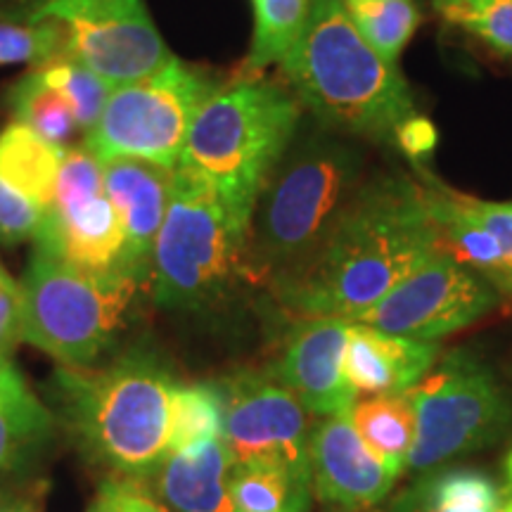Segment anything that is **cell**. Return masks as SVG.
I'll list each match as a JSON object with an SVG mask.
<instances>
[{
	"instance_id": "obj_41",
	"label": "cell",
	"mask_w": 512,
	"mask_h": 512,
	"mask_svg": "<svg viewBox=\"0 0 512 512\" xmlns=\"http://www.w3.org/2000/svg\"><path fill=\"white\" fill-rule=\"evenodd\" d=\"M358 3H366V0H344V5H358Z\"/></svg>"
},
{
	"instance_id": "obj_22",
	"label": "cell",
	"mask_w": 512,
	"mask_h": 512,
	"mask_svg": "<svg viewBox=\"0 0 512 512\" xmlns=\"http://www.w3.org/2000/svg\"><path fill=\"white\" fill-rule=\"evenodd\" d=\"M501 494L479 472L448 470L422 479L403 498L399 512H498Z\"/></svg>"
},
{
	"instance_id": "obj_17",
	"label": "cell",
	"mask_w": 512,
	"mask_h": 512,
	"mask_svg": "<svg viewBox=\"0 0 512 512\" xmlns=\"http://www.w3.org/2000/svg\"><path fill=\"white\" fill-rule=\"evenodd\" d=\"M437 358V342H418L387 335L363 323H351L344 373L356 392L396 394L420 382L434 368Z\"/></svg>"
},
{
	"instance_id": "obj_30",
	"label": "cell",
	"mask_w": 512,
	"mask_h": 512,
	"mask_svg": "<svg viewBox=\"0 0 512 512\" xmlns=\"http://www.w3.org/2000/svg\"><path fill=\"white\" fill-rule=\"evenodd\" d=\"M223 413L216 387H176L171 403V451L221 437Z\"/></svg>"
},
{
	"instance_id": "obj_25",
	"label": "cell",
	"mask_w": 512,
	"mask_h": 512,
	"mask_svg": "<svg viewBox=\"0 0 512 512\" xmlns=\"http://www.w3.org/2000/svg\"><path fill=\"white\" fill-rule=\"evenodd\" d=\"M10 105L17 117L15 121H22L24 126H29L31 131L62 150H69V140L74 138L76 131H81L72 105L46 86L36 69H31L12 86Z\"/></svg>"
},
{
	"instance_id": "obj_7",
	"label": "cell",
	"mask_w": 512,
	"mask_h": 512,
	"mask_svg": "<svg viewBox=\"0 0 512 512\" xmlns=\"http://www.w3.org/2000/svg\"><path fill=\"white\" fill-rule=\"evenodd\" d=\"M140 283L126 273H91L38 247L19 283L22 339L74 368L112 347Z\"/></svg>"
},
{
	"instance_id": "obj_18",
	"label": "cell",
	"mask_w": 512,
	"mask_h": 512,
	"mask_svg": "<svg viewBox=\"0 0 512 512\" xmlns=\"http://www.w3.org/2000/svg\"><path fill=\"white\" fill-rule=\"evenodd\" d=\"M235 460L221 437L171 451L159 465V491L178 512H238L230 494Z\"/></svg>"
},
{
	"instance_id": "obj_9",
	"label": "cell",
	"mask_w": 512,
	"mask_h": 512,
	"mask_svg": "<svg viewBox=\"0 0 512 512\" xmlns=\"http://www.w3.org/2000/svg\"><path fill=\"white\" fill-rule=\"evenodd\" d=\"M406 394L418 418L406 465L413 472H427L494 444L512 418L494 377L467 351H453L434 363Z\"/></svg>"
},
{
	"instance_id": "obj_10",
	"label": "cell",
	"mask_w": 512,
	"mask_h": 512,
	"mask_svg": "<svg viewBox=\"0 0 512 512\" xmlns=\"http://www.w3.org/2000/svg\"><path fill=\"white\" fill-rule=\"evenodd\" d=\"M24 17L60 22L67 29V57L112 88L145 79L174 57L145 0H36Z\"/></svg>"
},
{
	"instance_id": "obj_12",
	"label": "cell",
	"mask_w": 512,
	"mask_h": 512,
	"mask_svg": "<svg viewBox=\"0 0 512 512\" xmlns=\"http://www.w3.org/2000/svg\"><path fill=\"white\" fill-rule=\"evenodd\" d=\"M230 456L238 467H280L311 479L309 420L302 401L273 377L242 373L216 387Z\"/></svg>"
},
{
	"instance_id": "obj_44",
	"label": "cell",
	"mask_w": 512,
	"mask_h": 512,
	"mask_svg": "<svg viewBox=\"0 0 512 512\" xmlns=\"http://www.w3.org/2000/svg\"><path fill=\"white\" fill-rule=\"evenodd\" d=\"M252 3H254V0H252Z\"/></svg>"
},
{
	"instance_id": "obj_16",
	"label": "cell",
	"mask_w": 512,
	"mask_h": 512,
	"mask_svg": "<svg viewBox=\"0 0 512 512\" xmlns=\"http://www.w3.org/2000/svg\"><path fill=\"white\" fill-rule=\"evenodd\" d=\"M36 245L83 271L124 273V226L105 190L86 200L50 207Z\"/></svg>"
},
{
	"instance_id": "obj_24",
	"label": "cell",
	"mask_w": 512,
	"mask_h": 512,
	"mask_svg": "<svg viewBox=\"0 0 512 512\" xmlns=\"http://www.w3.org/2000/svg\"><path fill=\"white\" fill-rule=\"evenodd\" d=\"M313 0H254V36L247 55V76H259L266 67L283 62L290 53Z\"/></svg>"
},
{
	"instance_id": "obj_26",
	"label": "cell",
	"mask_w": 512,
	"mask_h": 512,
	"mask_svg": "<svg viewBox=\"0 0 512 512\" xmlns=\"http://www.w3.org/2000/svg\"><path fill=\"white\" fill-rule=\"evenodd\" d=\"M347 12L370 48L389 64H399L403 50L420 24L415 0H366L347 5Z\"/></svg>"
},
{
	"instance_id": "obj_2",
	"label": "cell",
	"mask_w": 512,
	"mask_h": 512,
	"mask_svg": "<svg viewBox=\"0 0 512 512\" xmlns=\"http://www.w3.org/2000/svg\"><path fill=\"white\" fill-rule=\"evenodd\" d=\"M280 64L302 107L344 136L394 145L399 126L418 114L399 64L370 48L344 0H313L302 34Z\"/></svg>"
},
{
	"instance_id": "obj_6",
	"label": "cell",
	"mask_w": 512,
	"mask_h": 512,
	"mask_svg": "<svg viewBox=\"0 0 512 512\" xmlns=\"http://www.w3.org/2000/svg\"><path fill=\"white\" fill-rule=\"evenodd\" d=\"M247 223L214 185L176 166L171 200L152 254V297L166 311L221 304L245 280Z\"/></svg>"
},
{
	"instance_id": "obj_19",
	"label": "cell",
	"mask_w": 512,
	"mask_h": 512,
	"mask_svg": "<svg viewBox=\"0 0 512 512\" xmlns=\"http://www.w3.org/2000/svg\"><path fill=\"white\" fill-rule=\"evenodd\" d=\"M53 434V415L12 363H0V479L41 451Z\"/></svg>"
},
{
	"instance_id": "obj_4",
	"label": "cell",
	"mask_w": 512,
	"mask_h": 512,
	"mask_svg": "<svg viewBox=\"0 0 512 512\" xmlns=\"http://www.w3.org/2000/svg\"><path fill=\"white\" fill-rule=\"evenodd\" d=\"M302 102L283 83L245 76L204 102L185 143L183 169L214 185L249 226L266 178L299 133Z\"/></svg>"
},
{
	"instance_id": "obj_42",
	"label": "cell",
	"mask_w": 512,
	"mask_h": 512,
	"mask_svg": "<svg viewBox=\"0 0 512 512\" xmlns=\"http://www.w3.org/2000/svg\"><path fill=\"white\" fill-rule=\"evenodd\" d=\"M0 512H22V510H17V508H0Z\"/></svg>"
},
{
	"instance_id": "obj_33",
	"label": "cell",
	"mask_w": 512,
	"mask_h": 512,
	"mask_svg": "<svg viewBox=\"0 0 512 512\" xmlns=\"http://www.w3.org/2000/svg\"><path fill=\"white\" fill-rule=\"evenodd\" d=\"M439 133L437 126L422 114H413L399 126L394 136V145L406 155L415 166H420L425 159H430L437 150Z\"/></svg>"
},
{
	"instance_id": "obj_32",
	"label": "cell",
	"mask_w": 512,
	"mask_h": 512,
	"mask_svg": "<svg viewBox=\"0 0 512 512\" xmlns=\"http://www.w3.org/2000/svg\"><path fill=\"white\" fill-rule=\"evenodd\" d=\"M451 202L467 221L484 228L501 245L512 273V202H484L451 190Z\"/></svg>"
},
{
	"instance_id": "obj_27",
	"label": "cell",
	"mask_w": 512,
	"mask_h": 512,
	"mask_svg": "<svg viewBox=\"0 0 512 512\" xmlns=\"http://www.w3.org/2000/svg\"><path fill=\"white\" fill-rule=\"evenodd\" d=\"M446 24L512 60V0H432Z\"/></svg>"
},
{
	"instance_id": "obj_3",
	"label": "cell",
	"mask_w": 512,
	"mask_h": 512,
	"mask_svg": "<svg viewBox=\"0 0 512 512\" xmlns=\"http://www.w3.org/2000/svg\"><path fill=\"white\" fill-rule=\"evenodd\" d=\"M363 162L361 147L328 126L294 136L249 216L245 283L271 290L316 252L361 188Z\"/></svg>"
},
{
	"instance_id": "obj_13",
	"label": "cell",
	"mask_w": 512,
	"mask_h": 512,
	"mask_svg": "<svg viewBox=\"0 0 512 512\" xmlns=\"http://www.w3.org/2000/svg\"><path fill=\"white\" fill-rule=\"evenodd\" d=\"M347 318H299L275 375L313 415L349 413L356 389L344 373L349 342Z\"/></svg>"
},
{
	"instance_id": "obj_31",
	"label": "cell",
	"mask_w": 512,
	"mask_h": 512,
	"mask_svg": "<svg viewBox=\"0 0 512 512\" xmlns=\"http://www.w3.org/2000/svg\"><path fill=\"white\" fill-rule=\"evenodd\" d=\"M43 219H46V209L41 204L0 181V240L8 242V245L36 240L41 233Z\"/></svg>"
},
{
	"instance_id": "obj_39",
	"label": "cell",
	"mask_w": 512,
	"mask_h": 512,
	"mask_svg": "<svg viewBox=\"0 0 512 512\" xmlns=\"http://www.w3.org/2000/svg\"><path fill=\"white\" fill-rule=\"evenodd\" d=\"M505 472H508V479H510V486H512V451L508 453V460H505Z\"/></svg>"
},
{
	"instance_id": "obj_15",
	"label": "cell",
	"mask_w": 512,
	"mask_h": 512,
	"mask_svg": "<svg viewBox=\"0 0 512 512\" xmlns=\"http://www.w3.org/2000/svg\"><path fill=\"white\" fill-rule=\"evenodd\" d=\"M102 183L124 226V268L140 285L152 278V254L171 200L174 169L117 157L102 162Z\"/></svg>"
},
{
	"instance_id": "obj_14",
	"label": "cell",
	"mask_w": 512,
	"mask_h": 512,
	"mask_svg": "<svg viewBox=\"0 0 512 512\" xmlns=\"http://www.w3.org/2000/svg\"><path fill=\"white\" fill-rule=\"evenodd\" d=\"M311 489L320 501L347 510L373 508L392 491L396 475L356 432L349 413L328 415L309 437Z\"/></svg>"
},
{
	"instance_id": "obj_37",
	"label": "cell",
	"mask_w": 512,
	"mask_h": 512,
	"mask_svg": "<svg viewBox=\"0 0 512 512\" xmlns=\"http://www.w3.org/2000/svg\"><path fill=\"white\" fill-rule=\"evenodd\" d=\"M110 489H112V496H114V505H117V512H131V510L126 508L124 496H121V484L119 482H110Z\"/></svg>"
},
{
	"instance_id": "obj_34",
	"label": "cell",
	"mask_w": 512,
	"mask_h": 512,
	"mask_svg": "<svg viewBox=\"0 0 512 512\" xmlns=\"http://www.w3.org/2000/svg\"><path fill=\"white\" fill-rule=\"evenodd\" d=\"M17 339H22L19 325V285L0 268V363H8Z\"/></svg>"
},
{
	"instance_id": "obj_1",
	"label": "cell",
	"mask_w": 512,
	"mask_h": 512,
	"mask_svg": "<svg viewBox=\"0 0 512 512\" xmlns=\"http://www.w3.org/2000/svg\"><path fill=\"white\" fill-rule=\"evenodd\" d=\"M439 252L422 185L389 174L363 183L320 247L271 287L294 318H347L375 306Z\"/></svg>"
},
{
	"instance_id": "obj_11",
	"label": "cell",
	"mask_w": 512,
	"mask_h": 512,
	"mask_svg": "<svg viewBox=\"0 0 512 512\" xmlns=\"http://www.w3.org/2000/svg\"><path fill=\"white\" fill-rule=\"evenodd\" d=\"M501 302L498 285L489 275L472 271L446 252H434L375 306L349 323L418 342H439L470 328Z\"/></svg>"
},
{
	"instance_id": "obj_38",
	"label": "cell",
	"mask_w": 512,
	"mask_h": 512,
	"mask_svg": "<svg viewBox=\"0 0 512 512\" xmlns=\"http://www.w3.org/2000/svg\"><path fill=\"white\" fill-rule=\"evenodd\" d=\"M498 287H503V290H508V292H510V297H512V273H510V275H505V278L501 280V283H498Z\"/></svg>"
},
{
	"instance_id": "obj_43",
	"label": "cell",
	"mask_w": 512,
	"mask_h": 512,
	"mask_svg": "<svg viewBox=\"0 0 512 512\" xmlns=\"http://www.w3.org/2000/svg\"><path fill=\"white\" fill-rule=\"evenodd\" d=\"M0 3H8V0H0Z\"/></svg>"
},
{
	"instance_id": "obj_28",
	"label": "cell",
	"mask_w": 512,
	"mask_h": 512,
	"mask_svg": "<svg viewBox=\"0 0 512 512\" xmlns=\"http://www.w3.org/2000/svg\"><path fill=\"white\" fill-rule=\"evenodd\" d=\"M34 69L46 86L60 93L72 105L76 124H79L81 133L86 136L98 124L100 114L105 110V102L112 93L110 83L102 81L98 74H93L91 69H86L67 55L55 57V60L46 64H38Z\"/></svg>"
},
{
	"instance_id": "obj_36",
	"label": "cell",
	"mask_w": 512,
	"mask_h": 512,
	"mask_svg": "<svg viewBox=\"0 0 512 512\" xmlns=\"http://www.w3.org/2000/svg\"><path fill=\"white\" fill-rule=\"evenodd\" d=\"M88 512H117V505H114V496H112L110 484L102 486L98 498H95L91 508H88Z\"/></svg>"
},
{
	"instance_id": "obj_8",
	"label": "cell",
	"mask_w": 512,
	"mask_h": 512,
	"mask_svg": "<svg viewBox=\"0 0 512 512\" xmlns=\"http://www.w3.org/2000/svg\"><path fill=\"white\" fill-rule=\"evenodd\" d=\"M216 88L207 74L171 57L155 74L112 88L83 145L100 162L128 157L176 169L192 121Z\"/></svg>"
},
{
	"instance_id": "obj_21",
	"label": "cell",
	"mask_w": 512,
	"mask_h": 512,
	"mask_svg": "<svg viewBox=\"0 0 512 512\" xmlns=\"http://www.w3.org/2000/svg\"><path fill=\"white\" fill-rule=\"evenodd\" d=\"M349 418L370 451L399 477L418 434V418L408 394H370L368 399L354 401Z\"/></svg>"
},
{
	"instance_id": "obj_20",
	"label": "cell",
	"mask_w": 512,
	"mask_h": 512,
	"mask_svg": "<svg viewBox=\"0 0 512 512\" xmlns=\"http://www.w3.org/2000/svg\"><path fill=\"white\" fill-rule=\"evenodd\" d=\"M64 152L67 150L48 143L22 121H12L0 131V181L48 211L53 207Z\"/></svg>"
},
{
	"instance_id": "obj_23",
	"label": "cell",
	"mask_w": 512,
	"mask_h": 512,
	"mask_svg": "<svg viewBox=\"0 0 512 512\" xmlns=\"http://www.w3.org/2000/svg\"><path fill=\"white\" fill-rule=\"evenodd\" d=\"M238 512H306L311 503V479L280 467H238L230 477Z\"/></svg>"
},
{
	"instance_id": "obj_40",
	"label": "cell",
	"mask_w": 512,
	"mask_h": 512,
	"mask_svg": "<svg viewBox=\"0 0 512 512\" xmlns=\"http://www.w3.org/2000/svg\"><path fill=\"white\" fill-rule=\"evenodd\" d=\"M498 512H512V498H510V501H503L501 508H498Z\"/></svg>"
},
{
	"instance_id": "obj_35",
	"label": "cell",
	"mask_w": 512,
	"mask_h": 512,
	"mask_svg": "<svg viewBox=\"0 0 512 512\" xmlns=\"http://www.w3.org/2000/svg\"><path fill=\"white\" fill-rule=\"evenodd\" d=\"M121 484V496H124L126 508L131 512H166L157 501H152L150 496H145L136 484L131 482H119Z\"/></svg>"
},
{
	"instance_id": "obj_29",
	"label": "cell",
	"mask_w": 512,
	"mask_h": 512,
	"mask_svg": "<svg viewBox=\"0 0 512 512\" xmlns=\"http://www.w3.org/2000/svg\"><path fill=\"white\" fill-rule=\"evenodd\" d=\"M67 55V29L55 19H0V67L46 64Z\"/></svg>"
},
{
	"instance_id": "obj_5",
	"label": "cell",
	"mask_w": 512,
	"mask_h": 512,
	"mask_svg": "<svg viewBox=\"0 0 512 512\" xmlns=\"http://www.w3.org/2000/svg\"><path fill=\"white\" fill-rule=\"evenodd\" d=\"M60 401L88 456L128 477L155 472L171 446L176 384L150 356L128 354L105 370H62Z\"/></svg>"
}]
</instances>
